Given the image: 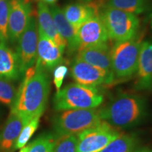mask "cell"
I'll use <instances>...</instances> for the list:
<instances>
[{
  "label": "cell",
  "mask_w": 152,
  "mask_h": 152,
  "mask_svg": "<svg viewBox=\"0 0 152 152\" xmlns=\"http://www.w3.org/2000/svg\"><path fill=\"white\" fill-rule=\"evenodd\" d=\"M151 28H152V16H151Z\"/></svg>",
  "instance_id": "obj_31"
},
{
  "label": "cell",
  "mask_w": 152,
  "mask_h": 152,
  "mask_svg": "<svg viewBox=\"0 0 152 152\" xmlns=\"http://www.w3.org/2000/svg\"><path fill=\"white\" fill-rule=\"evenodd\" d=\"M17 91L10 80L0 77V102L11 107L16 99Z\"/></svg>",
  "instance_id": "obj_24"
},
{
  "label": "cell",
  "mask_w": 152,
  "mask_h": 152,
  "mask_svg": "<svg viewBox=\"0 0 152 152\" xmlns=\"http://www.w3.org/2000/svg\"><path fill=\"white\" fill-rule=\"evenodd\" d=\"M134 76V87L136 90H152V41L142 42Z\"/></svg>",
  "instance_id": "obj_13"
},
{
  "label": "cell",
  "mask_w": 152,
  "mask_h": 152,
  "mask_svg": "<svg viewBox=\"0 0 152 152\" xmlns=\"http://www.w3.org/2000/svg\"><path fill=\"white\" fill-rule=\"evenodd\" d=\"M68 22L76 30L89 19L99 14L98 6L96 4L74 3L68 4L62 9Z\"/></svg>",
  "instance_id": "obj_17"
},
{
  "label": "cell",
  "mask_w": 152,
  "mask_h": 152,
  "mask_svg": "<svg viewBox=\"0 0 152 152\" xmlns=\"http://www.w3.org/2000/svg\"><path fill=\"white\" fill-rule=\"evenodd\" d=\"M75 58L101 68L113 75L111 63V48L107 43L82 49L77 52Z\"/></svg>",
  "instance_id": "obj_14"
},
{
  "label": "cell",
  "mask_w": 152,
  "mask_h": 152,
  "mask_svg": "<svg viewBox=\"0 0 152 152\" xmlns=\"http://www.w3.org/2000/svg\"><path fill=\"white\" fill-rule=\"evenodd\" d=\"M99 109H71L61 111L53 118V130L56 137L78 135L102 122Z\"/></svg>",
  "instance_id": "obj_5"
},
{
  "label": "cell",
  "mask_w": 152,
  "mask_h": 152,
  "mask_svg": "<svg viewBox=\"0 0 152 152\" xmlns=\"http://www.w3.org/2000/svg\"><path fill=\"white\" fill-rule=\"evenodd\" d=\"M9 0H0V42L9 39Z\"/></svg>",
  "instance_id": "obj_26"
},
{
  "label": "cell",
  "mask_w": 152,
  "mask_h": 152,
  "mask_svg": "<svg viewBox=\"0 0 152 152\" xmlns=\"http://www.w3.org/2000/svg\"><path fill=\"white\" fill-rule=\"evenodd\" d=\"M102 121L116 129H128L143 123L149 115L147 101L143 96L129 93H120L102 109Z\"/></svg>",
  "instance_id": "obj_2"
},
{
  "label": "cell",
  "mask_w": 152,
  "mask_h": 152,
  "mask_svg": "<svg viewBox=\"0 0 152 152\" xmlns=\"http://www.w3.org/2000/svg\"><path fill=\"white\" fill-rule=\"evenodd\" d=\"M109 39L123 42L137 35L140 20L137 15L106 5L99 12Z\"/></svg>",
  "instance_id": "obj_6"
},
{
  "label": "cell",
  "mask_w": 152,
  "mask_h": 152,
  "mask_svg": "<svg viewBox=\"0 0 152 152\" xmlns=\"http://www.w3.org/2000/svg\"><path fill=\"white\" fill-rule=\"evenodd\" d=\"M142 42V37L137 35L128 40L116 42L111 48L113 83L125 81L135 75Z\"/></svg>",
  "instance_id": "obj_4"
},
{
  "label": "cell",
  "mask_w": 152,
  "mask_h": 152,
  "mask_svg": "<svg viewBox=\"0 0 152 152\" xmlns=\"http://www.w3.org/2000/svg\"><path fill=\"white\" fill-rule=\"evenodd\" d=\"M29 121L11 111L0 132V152H14V145L24 125Z\"/></svg>",
  "instance_id": "obj_15"
},
{
  "label": "cell",
  "mask_w": 152,
  "mask_h": 152,
  "mask_svg": "<svg viewBox=\"0 0 152 152\" xmlns=\"http://www.w3.org/2000/svg\"><path fill=\"white\" fill-rule=\"evenodd\" d=\"M104 102V94L97 87L74 83L56 92L53 99L56 111L96 109Z\"/></svg>",
  "instance_id": "obj_3"
},
{
  "label": "cell",
  "mask_w": 152,
  "mask_h": 152,
  "mask_svg": "<svg viewBox=\"0 0 152 152\" xmlns=\"http://www.w3.org/2000/svg\"><path fill=\"white\" fill-rule=\"evenodd\" d=\"M58 1V0H40V1L46 4L47 5H54L55 3L56 2V1Z\"/></svg>",
  "instance_id": "obj_28"
},
{
  "label": "cell",
  "mask_w": 152,
  "mask_h": 152,
  "mask_svg": "<svg viewBox=\"0 0 152 152\" xmlns=\"http://www.w3.org/2000/svg\"><path fill=\"white\" fill-rule=\"evenodd\" d=\"M29 148H30V144H28V145H26L24 147H23L22 149H20L19 152H28Z\"/></svg>",
  "instance_id": "obj_30"
},
{
  "label": "cell",
  "mask_w": 152,
  "mask_h": 152,
  "mask_svg": "<svg viewBox=\"0 0 152 152\" xmlns=\"http://www.w3.org/2000/svg\"><path fill=\"white\" fill-rule=\"evenodd\" d=\"M32 14L33 11L28 0L9 1L8 35L11 42L18 41Z\"/></svg>",
  "instance_id": "obj_12"
},
{
  "label": "cell",
  "mask_w": 152,
  "mask_h": 152,
  "mask_svg": "<svg viewBox=\"0 0 152 152\" xmlns=\"http://www.w3.org/2000/svg\"><path fill=\"white\" fill-rule=\"evenodd\" d=\"M78 51L86 47L107 43L109 37L99 15H96L78 28L76 33Z\"/></svg>",
  "instance_id": "obj_11"
},
{
  "label": "cell",
  "mask_w": 152,
  "mask_h": 152,
  "mask_svg": "<svg viewBox=\"0 0 152 152\" xmlns=\"http://www.w3.org/2000/svg\"><path fill=\"white\" fill-rule=\"evenodd\" d=\"M37 24L38 29L47 37L62 49H66V43L56 29L50 9L48 5L42 1H39L37 4Z\"/></svg>",
  "instance_id": "obj_18"
},
{
  "label": "cell",
  "mask_w": 152,
  "mask_h": 152,
  "mask_svg": "<svg viewBox=\"0 0 152 152\" xmlns=\"http://www.w3.org/2000/svg\"><path fill=\"white\" fill-rule=\"evenodd\" d=\"M49 9L56 29L61 37L66 42L68 52L71 54L75 52H77L78 45L76 36L77 30L68 21L61 9L56 5H52Z\"/></svg>",
  "instance_id": "obj_16"
},
{
  "label": "cell",
  "mask_w": 152,
  "mask_h": 152,
  "mask_svg": "<svg viewBox=\"0 0 152 152\" xmlns=\"http://www.w3.org/2000/svg\"><path fill=\"white\" fill-rule=\"evenodd\" d=\"M106 5L134 15L143 14L148 8L147 0H108Z\"/></svg>",
  "instance_id": "obj_21"
},
{
  "label": "cell",
  "mask_w": 152,
  "mask_h": 152,
  "mask_svg": "<svg viewBox=\"0 0 152 152\" xmlns=\"http://www.w3.org/2000/svg\"><path fill=\"white\" fill-rule=\"evenodd\" d=\"M77 135L56 137L52 152H77Z\"/></svg>",
  "instance_id": "obj_25"
},
{
  "label": "cell",
  "mask_w": 152,
  "mask_h": 152,
  "mask_svg": "<svg viewBox=\"0 0 152 152\" xmlns=\"http://www.w3.org/2000/svg\"><path fill=\"white\" fill-rule=\"evenodd\" d=\"M38 24L33 14L28 20L23 33L18 39L16 55L20 73L24 75L28 68L33 67L37 60Z\"/></svg>",
  "instance_id": "obj_8"
},
{
  "label": "cell",
  "mask_w": 152,
  "mask_h": 152,
  "mask_svg": "<svg viewBox=\"0 0 152 152\" xmlns=\"http://www.w3.org/2000/svg\"><path fill=\"white\" fill-rule=\"evenodd\" d=\"M50 92V80L47 72L35 66L25 72L22 83L11 111L30 121L41 117L46 108Z\"/></svg>",
  "instance_id": "obj_1"
},
{
  "label": "cell",
  "mask_w": 152,
  "mask_h": 152,
  "mask_svg": "<svg viewBox=\"0 0 152 152\" xmlns=\"http://www.w3.org/2000/svg\"><path fill=\"white\" fill-rule=\"evenodd\" d=\"M68 71V68L64 65H58L54 69V84L56 87V91L58 92L61 90V87L62 86L63 82L64 80L66 75H67Z\"/></svg>",
  "instance_id": "obj_27"
},
{
  "label": "cell",
  "mask_w": 152,
  "mask_h": 152,
  "mask_svg": "<svg viewBox=\"0 0 152 152\" xmlns=\"http://www.w3.org/2000/svg\"><path fill=\"white\" fill-rule=\"evenodd\" d=\"M64 51L65 49L57 45L38 29L36 68L46 72L52 71L63 62Z\"/></svg>",
  "instance_id": "obj_10"
},
{
  "label": "cell",
  "mask_w": 152,
  "mask_h": 152,
  "mask_svg": "<svg viewBox=\"0 0 152 152\" xmlns=\"http://www.w3.org/2000/svg\"><path fill=\"white\" fill-rule=\"evenodd\" d=\"M133 152H152V149H137L134 151Z\"/></svg>",
  "instance_id": "obj_29"
},
{
  "label": "cell",
  "mask_w": 152,
  "mask_h": 152,
  "mask_svg": "<svg viewBox=\"0 0 152 152\" xmlns=\"http://www.w3.org/2000/svg\"><path fill=\"white\" fill-rule=\"evenodd\" d=\"M121 133L102 121L77 135V152H100Z\"/></svg>",
  "instance_id": "obj_7"
},
{
  "label": "cell",
  "mask_w": 152,
  "mask_h": 152,
  "mask_svg": "<svg viewBox=\"0 0 152 152\" xmlns=\"http://www.w3.org/2000/svg\"><path fill=\"white\" fill-rule=\"evenodd\" d=\"M40 117H35L30 120L23 128L14 145V150L20 149L24 147L39 126Z\"/></svg>",
  "instance_id": "obj_23"
},
{
  "label": "cell",
  "mask_w": 152,
  "mask_h": 152,
  "mask_svg": "<svg viewBox=\"0 0 152 152\" xmlns=\"http://www.w3.org/2000/svg\"><path fill=\"white\" fill-rule=\"evenodd\" d=\"M140 140L136 134H121L100 152H133Z\"/></svg>",
  "instance_id": "obj_20"
},
{
  "label": "cell",
  "mask_w": 152,
  "mask_h": 152,
  "mask_svg": "<svg viewBox=\"0 0 152 152\" xmlns=\"http://www.w3.org/2000/svg\"><path fill=\"white\" fill-rule=\"evenodd\" d=\"M56 137L54 134H44L30 143L28 152H52Z\"/></svg>",
  "instance_id": "obj_22"
},
{
  "label": "cell",
  "mask_w": 152,
  "mask_h": 152,
  "mask_svg": "<svg viewBox=\"0 0 152 152\" xmlns=\"http://www.w3.org/2000/svg\"><path fill=\"white\" fill-rule=\"evenodd\" d=\"M71 75L76 83L87 86L98 87L113 83L111 74L77 58L71 64Z\"/></svg>",
  "instance_id": "obj_9"
},
{
  "label": "cell",
  "mask_w": 152,
  "mask_h": 152,
  "mask_svg": "<svg viewBox=\"0 0 152 152\" xmlns=\"http://www.w3.org/2000/svg\"><path fill=\"white\" fill-rule=\"evenodd\" d=\"M22 75L16 53L4 42H0V77L8 80H16Z\"/></svg>",
  "instance_id": "obj_19"
}]
</instances>
